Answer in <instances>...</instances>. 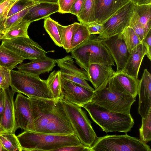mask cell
I'll list each match as a JSON object with an SVG mask.
<instances>
[{"label": "cell", "instance_id": "1", "mask_svg": "<svg viewBox=\"0 0 151 151\" xmlns=\"http://www.w3.org/2000/svg\"><path fill=\"white\" fill-rule=\"evenodd\" d=\"M29 98L34 124L33 132L62 135L75 134L61 99Z\"/></svg>", "mask_w": 151, "mask_h": 151}, {"label": "cell", "instance_id": "2", "mask_svg": "<svg viewBox=\"0 0 151 151\" xmlns=\"http://www.w3.org/2000/svg\"><path fill=\"white\" fill-rule=\"evenodd\" d=\"M17 137L22 151H55L62 147L82 144L75 134L62 135L24 131Z\"/></svg>", "mask_w": 151, "mask_h": 151}, {"label": "cell", "instance_id": "3", "mask_svg": "<svg viewBox=\"0 0 151 151\" xmlns=\"http://www.w3.org/2000/svg\"><path fill=\"white\" fill-rule=\"evenodd\" d=\"M71 57L76 63L87 72L89 65L99 64L115 65V62L102 39L98 35H91L86 41L73 49Z\"/></svg>", "mask_w": 151, "mask_h": 151}, {"label": "cell", "instance_id": "4", "mask_svg": "<svg viewBox=\"0 0 151 151\" xmlns=\"http://www.w3.org/2000/svg\"><path fill=\"white\" fill-rule=\"evenodd\" d=\"M88 113L91 118L104 132L127 133L134 124L130 114L112 111L90 101L81 106Z\"/></svg>", "mask_w": 151, "mask_h": 151}, {"label": "cell", "instance_id": "5", "mask_svg": "<svg viewBox=\"0 0 151 151\" xmlns=\"http://www.w3.org/2000/svg\"><path fill=\"white\" fill-rule=\"evenodd\" d=\"M11 75L10 86L15 93L23 94L29 98L54 99L47 86L46 80L19 70H11Z\"/></svg>", "mask_w": 151, "mask_h": 151}, {"label": "cell", "instance_id": "6", "mask_svg": "<svg viewBox=\"0 0 151 151\" xmlns=\"http://www.w3.org/2000/svg\"><path fill=\"white\" fill-rule=\"evenodd\" d=\"M136 97L120 92L108 83L94 90L91 101L109 110L130 114Z\"/></svg>", "mask_w": 151, "mask_h": 151}, {"label": "cell", "instance_id": "7", "mask_svg": "<svg viewBox=\"0 0 151 151\" xmlns=\"http://www.w3.org/2000/svg\"><path fill=\"white\" fill-rule=\"evenodd\" d=\"M61 100L75 134L82 144L91 148L98 137L85 112L80 106Z\"/></svg>", "mask_w": 151, "mask_h": 151}, {"label": "cell", "instance_id": "8", "mask_svg": "<svg viewBox=\"0 0 151 151\" xmlns=\"http://www.w3.org/2000/svg\"><path fill=\"white\" fill-rule=\"evenodd\" d=\"M91 151H151L150 146L138 138L124 135H107L97 137Z\"/></svg>", "mask_w": 151, "mask_h": 151}, {"label": "cell", "instance_id": "9", "mask_svg": "<svg viewBox=\"0 0 151 151\" xmlns=\"http://www.w3.org/2000/svg\"><path fill=\"white\" fill-rule=\"evenodd\" d=\"M134 7L131 1L116 11L102 24L103 31L98 35L99 38L104 39L117 35L129 26Z\"/></svg>", "mask_w": 151, "mask_h": 151}, {"label": "cell", "instance_id": "10", "mask_svg": "<svg viewBox=\"0 0 151 151\" xmlns=\"http://www.w3.org/2000/svg\"><path fill=\"white\" fill-rule=\"evenodd\" d=\"M1 44L25 60L32 61L46 56V52L43 48L29 37L2 39Z\"/></svg>", "mask_w": 151, "mask_h": 151}, {"label": "cell", "instance_id": "11", "mask_svg": "<svg viewBox=\"0 0 151 151\" xmlns=\"http://www.w3.org/2000/svg\"><path fill=\"white\" fill-rule=\"evenodd\" d=\"M60 99L81 106L90 101L94 91L72 81L61 78Z\"/></svg>", "mask_w": 151, "mask_h": 151}, {"label": "cell", "instance_id": "12", "mask_svg": "<svg viewBox=\"0 0 151 151\" xmlns=\"http://www.w3.org/2000/svg\"><path fill=\"white\" fill-rule=\"evenodd\" d=\"M14 106L17 129L33 131L34 124L30 99L22 93H18L14 101Z\"/></svg>", "mask_w": 151, "mask_h": 151}, {"label": "cell", "instance_id": "13", "mask_svg": "<svg viewBox=\"0 0 151 151\" xmlns=\"http://www.w3.org/2000/svg\"><path fill=\"white\" fill-rule=\"evenodd\" d=\"M102 40L116 63V71L121 70L125 65L129 53L120 34Z\"/></svg>", "mask_w": 151, "mask_h": 151}, {"label": "cell", "instance_id": "14", "mask_svg": "<svg viewBox=\"0 0 151 151\" xmlns=\"http://www.w3.org/2000/svg\"><path fill=\"white\" fill-rule=\"evenodd\" d=\"M137 95L138 111L142 118H144L151 109V74L146 69H145L142 78L139 80Z\"/></svg>", "mask_w": 151, "mask_h": 151}, {"label": "cell", "instance_id": "15", "mask_svg": "<svg viewBox=\"0 0 151 151\" xmlns=\"http://www.w3.org/2000/svg\"><path fill=\"white\" fill-rule=\"evenodd\" d=\"M139 80L121 70L115 71L108 83L118 91L136 97Z\"/></svg>", "mask_w": 151, "mask_h": 151}, {"label": "cell", "instance_id": "16", "mask_svg": "<svg viewBox=\"0 0 151 151\" xmlns=\"http://www.w3.org/2000/svg\"><path fill=\"white\" fill-rule=\"evenodd\" d=\"M6 91V104L0 123V133H15L18 129L14 114V96L15 92L9 88Z\"/></svg>", "mask_w": 151, "mask_h": 151}, {"label": "cell", "instance_id": "17", "mask_svg": "<svg viewBox=\"0 0 151 151\" xmlns=\"http://www.w3.org/2000/svg\"><path fill=\"white\" fill-rule=\"evenodd\" d=\"M131 0H96V22L103 24Z\"/></svg>", "mask_w": 151, "mask_h": 151}, {"label": "cell", "instance_id": "18", "mask_svg": "<svg viewBox=\"0 0 151 151\" xmlns=\"http://www.w3.org/2000/svg\"><path fill=\"white\" fill-rule=\"evenodd\" d=\"M115 72L111 65L94 63L89 65L87 73L95 90L108 83Z\"/></svg>", "mask_w": 151, "mask_h": 151}, {"label": "cell", "instance_id": "19", "mask_svg": "<svg viewBox=\"0 0 151 151\" xmlns=\"http://www.w3.org/2000/svg\"><path fill=\"white\" fill-rule=\"evenodd\" d=\"M56 64V59L46 56L27 63H22L17 68L20 71L39 76L41 74L51 71Z\"/></svg>", "mask_w": 151, "mask_h": 151}, {"label": "cell", "instance_id": "20", "mask_svg": "<svg viewBox=\"0 0 151 151\" xmlns=\"http://www.w3.org/2000/svg\"><path fill=\"white\" fill-rule=\"evenodd\" d=\"M56 63L60 69L61 76L63 78L70 81L73 78L79 77L90 81L88 73L77 67L71 56L68 55L56 59Z\"/></svg>", "mask_w": 151, "mask_h": 151}, {"label": "cell", "instance_id": "21", "mask_svg": "<svg viewBox=\"0 0 151 151\" xmlns=\"http://www.w3.org/2000/svg\"><path fill=\"white\" fill-rule=\"evenodd\" d=\"M146 54V49L142 42L129 53L125 65L121 70L138 79L140 68L142 60Z\"/></svg>", "mask_w": 151, "mask_h": 151}, {"label": "cell", "instance_id": "22", "mask_svg": "<svg viewBox=\"0 0 151 151\" xmlns=\"http://www.w3.org/2000/svg\"><path fill=\"white\" fill-rule=\"evenodd\" d=\"M58 4L39 2L30 9L24 17L22 21L33 22L45 19L50 15L58 12Z\"/></svg>", "mask_w": 151, "mask_h": 151}, {"label": "cell", "instance_id": "23", "mask_svg": "<svg viewBox=\"0 0 151 151\" xmlns=\"http://www.w3.org/2000/svg\"><path fill=\"white\" fill-rule=\"evenodd\" d=\"M24 60L22 57L2 44L0 45V66L11 70Z\"/></svg>", "mask_w": 151, "mask_h": 151}, {"label": "cell", "instance_id": "24", "mask_svg": "<svg viewBox=\"0 0 151 151\" xmlns=\"http://www.w3.org/2000/svg\"><path fill=\"white\" fill-rule=\"evenodd\" d=\"M77 17L80 23L86 25L96 21V0H83L81 10Z\"/></svg>", "mask_w": 151, "mask_h": 151}, {"label": "cell", "instance_id": "25", "mask_svg": "<svg viewBox=\"0 0 151 151\" xmlns=\"http://www.w3.org/2000/svg\"><path fill=\"white\" fill-rule=\"evenodd\" d=\"M80 23L74 22L70 25L64 26L57 22L56 25L59 31L62 47L66 51L70 52L72 38L75 31L78 27Z\"/></svg>", "mask_w": 151, "mask_h": 151}, {"label": "cell", "instance_id": "26", "mask_svg": "<svg viewBox=\"0 0 151 151\" xmlns=\"http://www.w3.org/2000/svg\"><path fill=\"white\" fill-rule=\"evenodd\" d=\"M61 71L54 70L49 76L46 81L47 86L55 99L61 96Z\"/></svg>", "mask_w": 151, "mask_h": 151}, {"label": "cell", "instance_id": "27", "mask_svg": "<svg viewBox=\"0 0 151 151\" xmlns=\"http://www.w3.org/2000/svg\"><path fill=\"white\" fill-rule=\"evenodd\" d=\"M31 23L22 21L5 32L2 40H11L19 37H29L27 30Z\"/></svg>", "mask_w": 151, "mask_h": 151}, {"label": "cell", "instance_id": "28", "mask_svg": "<svg viewBox=\"0 0 151 151\" xmlns=\"http://www.w3.org/2000/svg\"><path fill=\"white\" fill-rule=\"evenodd\" d=\"M0 142L7 151H22V149L17 136L15 133H0Z\"/></svg>", "mask_w": 151, "mask_h": 151}, {"label": "cell", "instance_id": "29", "mask_svg": "<svg viewBox=\"0 0 151 151\" xmlns=\"http://www.w3.org/2000/svg\"><path fill=\"white\" fill-rule=\"evenodd\" d=\"M134 11L137 14L141 24L148 30L151 29V4L134 5Z\"/></svg>", "mask_w": 151, "mask_h": 151}, {"label": "cell", "instance_id": "30", "mask_svg": "<svg viewBox=\"0 0 151 151\" xmlns=\"http://www.w3.org/2000/svg\"><path fill=\"white\" fill-rule=\"evenodd\" d=\"M33 6L7 17L0 24V31L4 34L11 28L21 22L25 15Z\"/></svg>", "mask_w": 151, "mask_h": 151}, {"label": "cell", "instance_id": "31", "mask_svg": "<svg viewBox=\"0 0 151 151\" xmlns=\"http://www.w3.org/2000/svg\"><path fill=\"white\" fill-rule=\"evenodd\" d=\"M119 34L127 46L129 53L142 42L133 29L129 26L126 27Z\"/></svg>", "mask_w": 151, "mask_h": 151}, {"label": "cell", "instance_id": "32", "mask_svg": "<svg viewBox=\"0 0 151 151\" xmlns=\"http://www.w3.org/2000/svg\"><path fill=\"white\" fill-rule=\"evenodd\" d=\"M56 23L57 22L48 17L45 19L44 27L55 44L61 47L62 45Z\"/></svg>", "mask_w": 151, "mask_h": 151}, {"label": "cell", "instance_id": "33", "mask_svg": "<svg viewBox=\"0 0 151 151\" xmlns=\"http://www.w3.org/2000/svg\"><path fill=\"white\" fill-rule=\"evenodd\" d=\"M90 35L87 26L80 23L74 33L72 38L71 50L87 40Z\"/></svg>", "mask_w": 151, "mask_h": 151}, {"label": "cell", "instance_id": "34", "mask_svg": "<svg viewBox=\"0 0 151 151\" xmlns=\"http://www.w3.org/2000/svg\"><path fill=\"white\" fill-rule=\"evenodd\" d=\"M139 139L147 144L151 140V109L146 116L142 118V123L139 129Z\"/></svg>", "mask_w": 151, "mask_h": 151}, {"label": "cell", "instance_id": "35", "mask_svg": "<svg viewBox=\"0 0 151 151\" xmlns=\"http://www.w3.org/2000/svg\"><path fill=\"white\" fill-rule=\"evenodd\" d=\"M129 26L133 29L141 42L150 30H147L141 24L137 14L134 11L130 20Z\"/></svg>", "mask_w": 151, "mask_h": 151}, {"label": "cell", "instance_id": "36", "mask_svg": "<svg viewBox=\"0 0 151 151\" xmlns=\"http://www.w3.org/2000/svg\"><path fill=\"white\" fill-rule=\"evenodd\" d=\"M31 0H18L15 3L10 9L7 17L19 12L32 7L39 3Z\"/></svg>", "mask_w": 151, "mask_h": 151}, {"label": "cell", "instance_id": "37", "mask_svg": "<svg viewBox=\"0 0 151 151\" xmlns=\"http://www.w3.org/2000/svg\"><path fill=\"white\" fill-rule=\"evenodd\" d=\"M10 70L0 66V88L5 89L9 88L11 83Z\"/></svg>", "mask_w": 151, "mask_h": 151}, {"label": "cell", "instance_id": "38", "mask_svg": "<svg viewBox=\"0 0 151 151\" xmlns=\"http://www.w3.org/2000/svg\"><path fill=\"white\" fill-rule=\"evenodd\" d=\"M76 0H58V12L60 13H70L71 8Z\"/></svg>", "mask_w": 151, "mask_h": 151}, {"label": "cell", "instance_id": "39", "mask_svg": "<svg viewBox=\"0 0 151 151\" xmlns=\"http://www.w3.org/2000/svg\"><path fill=\"white\" fill-rule=\"evenodd\" d=\"M89 33L91 35H99L103 31L102 24L99 23L96 21L93 22L86 25Z\"/></svg>", "mask_w": 151, "mask_h": 151}, {"label": "cell", "instance_id": "40", "mask_svg": "<svg viewBox=\"0 0 151 151\" xmlns=\"http://www.w3.org/2000/svg\"><path fill=\"white\" fill-rule=\"evenodd\" d=\"M55 151H91V150L90 147L81 144L79 145L62 147L56 150Z\"/></svg>", "mask_w": 151, "mask_h": 151}, {"label": "cell", "instance_id": "41", "mask_svg": "<svg viewBox=\"0 0 151 151\" xmlns=\"http://www.w3.org/2000/svg\"><path fill=\"white\" fill-rule=\"evenodd\" d=\"M147 51L146 55L149 59L151 60V31L148 33L142 42Z\"/></svg>", "mask_w": 151, "mask_h": 151}, {"label": "cell", "instance_id": "42", "mask_svg": "<svg viewBox=\"0 0 151 151\" xmlns=\"http://www.w3.org/2000/svg\"><path fill=\"white\" fill-rule=\"evenodd\" d=\"M14 3L11 0H5L0 4V16L8 15V12Z\"/></svg>", "mask_w": 151, "mask_h": 151}, {"label": "cell", "instance_id": "43", "mask_svg": "<svg viewBox=\"0 0 151 151\" xmlns=\"http://www.w3.org/2000/svg\"><path fill=\"white\" fill-rule=\"evenodd\" d=\"M6 101V90L1 89L0 91V123L5 109Z\"/></svg>", "mask_w": 151, "mask_h": 151}, {"label": "cell", "instance_id": "44", "mask_svg": "<svg viewBox=\"0 0 151 151\" xmlns=\"http://www.w3.org/2000/svg\"><path fill=\"white\" fill-rule=\"evenodd\" d=\"M83 1V0H76L71 8L70 13L77 16L81 10Z\"/></svg>", "mask_w": 151, "mask_h": 151}, {"label": "cell", "instance_id": "45", "mask_svg": "<svg viewBox=\"0 0 151 151\" xmlns=\"http://www.w3.org/2000/svg\"><path fill=\"white\" fill-rule=\"evenodd\" d=\"M135 5H142L151 4V0H131Z\"/></svg>", "mask_w": 151, "mask_h": 151}, {"label": "cell", "instance_id": "46", "mask_svg": "<svg viewBox=\"0 0 151 151\" xmlns=\"http://www.w3.org/2000/svg\"><path fill=\"white\" fill-rule=\"evenodd\" d=\"M36 1L58 4V0H37Z\"/></svg>", "mask_w": 151, "mask_h": 151}, {"label": "cell", "instance_id": "47", "mask_svg": "<svg viewBox=\"0 0 151 151\" xmlns=\"http://www.w3.org/2000/svg\"><path fill=\"white\" fill-rule=\"evenodd\" d=\"M6 150L4 147L2 145L0 142V151H6Z\"/></svg>", "mask_w": 151, "mask_h": 151}, {"label": "cell", "instance_id": "48", "mask_svg": "<svg viewBox=\"0 0 151 151\" xmlns=\"http://www.w3.org/2000/svg\"><path fill=\"white\" fill-rule=\"evenodd\" d=\"M4 33L0 31V40H2Z\"/></svg>", "mask_w": 151, "mask_h": 151}, {"label": "cell", "instance_id": "49", "mask_svg": "<svg viewBox=\"0 0 151 151\" xmlns=\"http://www.w3.org/2000/svg\"><path fill=\"white\" fill-rule=\"evenodd\" d=\"M5 0H0V4L2 3Z\"/></svg>", "mask_w": 151, "mask_h": 151}, {"label": "cell", "instance_id": "50", "mask_svg": "<svg viewBox=\"0 0 151 151\" xmlns=\"http://www.w3.org/2000/svg\"><path fill=\"white\" fill-rule=\"evenodd\" d=\"M14 3L16 2V1H18V0H11Z\"/></svg>", "mask_w": 151, "mask_h": 151}, {"label": "cell", "instance_id": "51", "mask_svg": "<svg viewBox=\"0 0 151 151\" xmlns=\"http://www.w3.org/2000/svg\"><path fill=\"white\" fill-rule=\"evenodd\" d=\"M31 0L33 1H36L37 0Z\"/></svg>", "mask_w": 151, "mask_h": 151}, {"label": "cell", "instance_id": "52", "mask_svg": "<svg viewBox=\"0 0 151 151\" xmlns=\"http://www.w3.org/2000/svg\"><path fill=\"white\" fill-rule=\"evenodd\" d=\"M1 88H0V91H1Z\"/></svg>", "mask_w": 151, "mask_h": 151}]
</instances>
